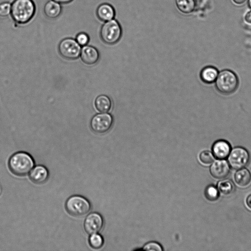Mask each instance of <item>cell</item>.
Returning a JSON list of instances; mask_svg holds the SVG:
<instances>
[{
	"instance_id": "7402d4cb",
	"label": "cell",
	"mask_w": 251,
	"mask_h": 251,
	"mask_svg": "<svg viewBox=\"0 0 251 251\" xmlns=\"http://www.w3.org/2000/svg\"><path fill=\"white\" fill-rule=\"evenodd\" d=\"M204 195L208 200L214 201L219 199V191L215 186L209 185L205 188Z\"/></svg>"
},
{
	"instance_id": "e0dca14e",
	"label": "cell",
	"mask_w": 251,
	"mask_h": 251,
	"mask_svg": "<svg viewBox=\"0 0 251 251\" xmlns=\"http://www.w3.org/2000/svg\"><path fill=\"white\" fill-rule=\"evenodd\" d=\"M234 179L239 186L246 187L251 182V173L245 168L238 169L234 175Z\"/></svg>"
},
{
	"instance_id": "6da1fadb",
	"label": "cell",
	"mask_w": 251,
	"mask_h": 251,
	"mask_svg": "<svg viewBox=\"0 0 251 251\" xmlns=\"http://www.w3.org/2000/svg\"><path fill=\"white\" fill-rule=\"evenodd\" d=\"M36 6L32 0H14L11 3L10 15L17 24L25 25L34 17Z\"/></svg>"
},
{
	"instance_id": "83f0119b",
	"label": "cell",
	"mask_w": 251,
	"mask_h": 251,
	"mask_svg": "<svg viewBox=\"0 0 251 251\" xmlns=\"http://www.w3.org/2000/svg\"><path fill=\"white\" fill-rule=\"evenodd\" d=\"M60 4H67L72 2L73 0H53Z\"/></svg>"
},
{
	"instance_id": "f1b7e54d",
	"label": "cell",
	"mask_w": 251,
	"mask_h": 251,
	"mask_svg": "<svg viewBox=\"0 0 251 251\" xmlns=\"http://www.w3.org/2000/svg\"><path fill=\"white\" fill-rule=\"evenodd\" d=\"M246 204L248 207L251 209V194L249 195L247 198Z\"/></svg>"
},
{
	"instance_id": "2e32d148",
	"label": "cell",
	"mask_w": 251,
	"mask_h": 251,
	"mask_svg": "<svg viewBox=\"0 0 251 251\" xmlns=\"http://www.w3.org/2000/svg\"><path fill=\"white\" fill-rule=\"evenodd\" d=\"M218 74L219 71L215 67L207 66L202 69L200 76L201 81L204 83L212 84L215 82Z\"/></svg>"
},
{
	"instance_id": "ba28073f",
	"label": "cell",
	"mask_w": 251,
	"mask_h": 251,
	"mask_svg": "<svg viewBox=\"0 0 251 251\" xmlns=\"http://www.w3.org/2000/svg\"><path fill=\"white\" fill-rule=\"evenodd\" d=\"M113 124V117L109 113L103 112L94 115L90 121L91 129L97 133H104L108 131Z\"/></svg>"
},
{
	"instance_id": "52a82bcc",
	"label": "cell",
	"mask_w": 251,
	"mask_h": 251,
	"mask_svg": "<svg viewBox=\"0 0 251 251\" xmlns=\"http://www.w3.org/2000/svg\"><path fill=\"white\" fill-rule=\"evenodd\" d=\"M250 159V154L246 149L242 147H236L231 150L227 160L232 168L238 170L245 167Z\"/></svg>"
},
{
	"instance_id": "5bb4252c",
	"label": "cell",
	"mask_w": 251,
	"mask_h": 251,
	"mask_svg": "<svg viewBox=\"0 0 251 251\" xmlns=\"http://www.w3.org/2000/svg\"><path fill=\"white\" fill-rule=\"evenodd\" d=\"M96 15L100 20L105 22L114 18L115 11L111 4L103 3L99 5L97 7Z\"/></svg>"
},
{
	"instance_id": "9a60e30c",
	"label": "cell",
	"mask_w": 251,
	"mask_h": 251,
	"mask_svg": "<svg viewBox=\"0 0 251 251\" xmlns=\"http://www.w3.org/2000/svg\"><path fill=\"white\" fill-rule=\"evenodd\" d=\"M62 9L61 4L53 0H50L45 3L44 7V12L48 18L54 19L60 15Z\"/></svg>"
},
{
	"instance_id": "277c9868",
	"label": "cell",
	"mask_w": 251,
	"mask_h": 251,
	"mask_svg": "<svg viewBox=\"0 0 251 251\" xmlns=\"http://www.w3.org/2000/svg\"><path fill=\"white\" fill-rule=\"evenodd\" d=\"M122 34L121 25L114 19L104 22L100 31L101 40L105 44L109 45L116 44L120 40Z\"/></svg>"
},
{
	"instance_id": "484cf974",
	"label": "cell",
	"mask_w": 251,
	"mask_h": 251,
	"mask_svg": "<svg viewBox=\"0 0 251 251\" xmlns=\"http://www.w3.org/2000/svg\"><path fill=\"white\" fill-rule=\"evenodd\" d=\"M143 249L148 251H162L163 249L161 246L155 242H150L145 245Z\"/></svg>"
},
{
	"instance_id": "ac0fdd59",
	"label": "cell",
	"mask_w": 251,
	"mask_h": 251,
	"mask_svg": "<svg viewBox=\"0 0 251 251\" xmlns=\"http://www.w3.org/2000/svg\"><path fill=\"white\" fill-rule=\"evenodd\" d=\"M96 109L100 112H107L112 106V101L109 97L105 95H100L97 97L95 101Z\"/></svg>"
},
{
	"instance_id": "9c48e42d",
	"label": "cell",
	"mask_w": 251,
	"mask_h": 251,
	"mask_svg": "<svg viewBox=\"0 0 251 251\" xmlns=\"http://www.w3.org/2000/svg\"><path fill=\"white\" fill-rule=\"evenodd\" d=\"M103 220L100 214L92 212L86 217L84 222V228L89 234L98 233L102 228Z\"/></svg>"
},
{
	"instance_id": "3957f363",
	"label": "cell",
	"mask_w": 251,
	"mask_h": 251,
	"mask_svg": "<svg viewBox=\"0 0 251 251\" xmlns=\"http://www.w3.org/2000/svg\"><path fill=\"white\" fill-rule=\"evenodd\" d=\"M215 83L218 91L227 95L232 94L237 90L239 79L234 72L225 69L219 73Z\"/></svg>"
},
{
	"instance_id": "1f68e13d",
	"label": "cell",
	"mask_w": 251,
	"mask_h": 251,
	"mask_svg": "<svg viewBox=\"0 0 251 251\" xmlns=\"http://www.w3.org/2000/svg\"></svg>"
},
{
	"instance_id": "d4e9b609",
	"label": "cell",
	"mask_w": 251,
	"mask_h": 251,
	"mask_svg": "<svg viewBox=\"0 0 251 251\" xmlns=\"http://www.w3.org/2000/svg\"><path fill=\"white\" fill-rule=\"evenodd\" d=\"M11 3L9 2H2L0 3V16L5 17L10 15Z\"/></svg>"
},
{
	"instance_id": "7a4b0ae2",
	"label": "cell",
	"mask_w": 251,
	"mask_h": 251,
	"mask_svg": "<svg viewBox=\"0 0 251 251\" xmlns=\"http://www.w3.org/2000/svg\"><path fill=\"white\" fill-rule=\"evenodd\" d=\"M10 171L15 175L25 176L29 173L35 162L32 157L27 152L18 151L11 156L8 163Z\"/></svg>"
},
{
	"instance_id": "44dd1931",
	"label": "cell",
	"mask_w": 251,
	"mask_h": 251,
	"mask_svg": "<svg viewBox=\"0 0 251 251\" xmlns=\"http://www.w3.org/2000/svg\"><path fill=\"white\" fill-rule=\"evenodd\" d=\"M88 241L90 246L94 249L100 248L104 242L102 236L97 233L90 234Z\"/></svg>"
},
{
	"instance_id": "5b68a950",
	"label": "cell",
	"mask_w": 251,
	"mask_h": 251,
	"mask_svg": "<svg viewBox=\"0 0 251 251\" xmlns=\"http://www.w3.org/2000/svg\"><path fill=\"white\" fill-rule=\"evenodd\" d=\"M89 201L80 195L70 197L65 202V209L71 215L81 217L87 214L91 210Z\"/></svg>"
},
{
	"instance_id": "7c38bea8",
	"label": "cell",
	"mask_w": 251,
	"mask_h": 251,
	"mask_svg": "<svg viewBox=\"0 0 251 251\" xmlns=\"http://www.w3.org/2000/svg\"><path fill=\"white\" fill-rule=\"evenodd\" d=\"M29 177L33 183L41 184L46 182L49 177L48 169L42 165L34 166L29 172Z\"/></svg>"
},
{
	"instance_id": "30bf717a",
	"label": "cell",
	"mask_w": 251,
	"mask_h": 251,
	"mask_svg": "<svg viewBox=\"0 0 251 251\" xmlns=\"http://www.w3.org/2000/svg\"><path fill=\"white\" fill-rule=\"evenodd\" d=\"M230 167L228 162L224 159L215 161L211 165L210 172L211 175L217 179H223L229 174Z\"/></svg>"
},
{
	"instance_id": "4dcf8cb0",
	"label": "cell",
	"mask_w": 251,
	"mask_h": 251,
	"mask_svg": "<svg viewBox=\"0 0 251 251\" xmlns=\"http://www.w3.org/2000/svg\"><path fill=\"white\" fill-rule=\"evenodd\" d=\"M248 4L249 7L251 8V0H248Z\"/></svg>"
},
{
	"instance_id": "4316f807",
	"label": "cell",
	"mask_w": 251,
	"mask_h": 251,
	"mask_svg": "<svg viewBox=\"0 0 251 251\" xmlns=\"http://www.w3.org/2000/svg\"><path fill=\"white\" fill-rule=\"evenodd\" d=\"M244 21L247 24L251 25V11L246 14L244 17Z\"/></svg>"
},
{
	"instance_id": "cb8c5ba5",
	"label": "cell",
	"mask_w": 251,
	"mask_h": 251,
	"mask_svg": "<svg viewBox=\"0 0 251 251\" xmlns=\"http://www.w3.org/2000/svg\"><path fill=\"white\" fill-rule=\"evenodd\" d=\"M75 40L81 47H83L87 45L89 42L90 38L86 33L81 32L76 35Z\"/></svg>"
},
{
	"instance_id": "603a6c76",
	"label": "cell",
	"mask_w": 251,
	"mask_h": 251,
	"mask_svg": "<svg viewBox=\"0 0 251 251\" xmlns=\"http://www.w3.org/2000/svg\"><path fill=\"white\" fill-rule=\"evenodd\" d=\"M199 158L201 162L203 164L208 165L213 161L214 155L210 151H204L200 153Z\"/></svg>"
},
{
	"instance_id": "8992f818",
	"label": "cell",
	"mask_w": 251,
	"mask_h": 251,
	"mask_svg": "<svg viewBox=\"0 0 251 251\" xmlns=\"http://www.w3.org/2000/svg\"><path fill=\"white\" fill-rule=\"evenodd\" d=\"M81 46L75 39L66 38L62 39L58 45V51L60 55L68 60H75L79 57Z\"/></svg>"
},
{
	"instance_id": "f546056e",
	"label": "cell",
	"mask_w": 251,
	"mask_h": 251,
	"mask_svg": "<svg viewBox=\"0 0 251 251\" xmlns=\"http://www.w3.org/2000/svg\"><path fill=\"white\" fill-rule=\"evenodd\" d=\"M233 2L237 5H241L245 2L247 0H232Z\"/></svg>"
},
{
	"instance_id": "8fae6325",
	"label": "cell",
	"mask_w": 251,
	"mask_h": 251,
	"mask_svg": "<svg viewBox=\"0 0 251 251\" xmlns=\"http://www.w3.org/2000/svg\"><path fill=\"white\" fill-rule=\"evenodd\" d=\"M230 151V144L225 140H218L212 146V152L214 156L218 159H224L228 157Z\"/></svg>"
},
{
	"instance_id": "d6986e66",
	"label": "cell",
	"mask_w": 251,
	"mask_h": 251,
	"mask_svg": "<svg viewBox=\"0 0 251 251\" xmlns=\"http://www.w3.org/2000/svg\"><path fill=\"white\" fill-rule=\"evenodd\" d=\"M175 3L178 10L184 14L192 13L196 6L195 0H175Z\"/></svg>"
},
{
	"instance_id": "4fadbf2b",
	"label": "cell",
	"mask_w": 251,
	"mask_h": 251,
	"mask_svg": "<svg viewBox=\"0 0 251 251\" xmlns=\"http://www.w3.org/2000/svg\"><path fill=\"white\" fill-rule=\"evenodd\" d=\"M80 56L83 62L89 65L96 64L100 58L98 50L93 46L88 45L82 47Z\"/></svg>"
},
{
	"instance_id": "ffe728a7",
	"label": "cell",
	"mask_w": 251,
	"mask_h": 251,
	"mask_svg": "<svg viewBox=\"0 0 251 251\" xmlns=\"http://www.w3.org/2000/svg\"><path fill=\"white\" fill-rule=\"evenodd\" d=\"M234 185L233 182L228 179L220 181L217 185L219 191L224 195H229L234 190Z\"/></svg>"
}]
</instances>
